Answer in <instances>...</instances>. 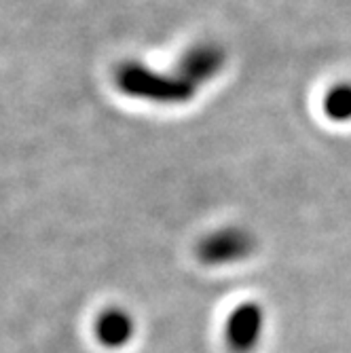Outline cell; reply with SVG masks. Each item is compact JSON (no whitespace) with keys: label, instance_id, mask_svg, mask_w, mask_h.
I'll return each instance as SVG.
<instances>
[{"label":"cell","instance_id":"6da1fadb","mask_svg":"<svg viewBox=\"0 0 351 353\" xmlns=\"http://www.w3.org/2000/svg\"><path fill=\"white\" fill-rule=\"evenodd\" d=\"M134 336V319L130 313L123 309H106L100 313L98 322H95V339H98L104 347L119 349L127 345Z\"/></svg>","mask_w":351,"mask_h":353}]
</instances>
